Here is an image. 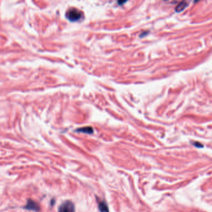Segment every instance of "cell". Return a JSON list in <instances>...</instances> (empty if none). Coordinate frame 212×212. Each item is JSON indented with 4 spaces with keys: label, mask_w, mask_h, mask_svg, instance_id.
Returning <instances> with one entry per match:
<instances>
[{
    "label": "cell",
    "mask_w": 212,
    "mask_h": 212,
    "mask_svg": "<svg viewBox=\"0 0 212 212\" xmlns=\"http://www.w3.org/2000/svg\"><path fill=\"white\" fill-rule=\"evenodd\" d=\"M165 1H167V0H165Z\"/></svg>",
    "instance_id": "ba28073f"
},
{
    "label": "cell",
    "mask_w": 212,
    "mask_h": 212,
    "mask_svg": "<svg viewBox=\"0 0 212 212\" xmlns=\"http://www.w3.org/2000/svg\"><path fill=\"white\" fill-rule=\"evenodd\" d=\"M187 6V3L184 1H183L177 6V7L175 8V11L177 12H180L184 10Z\"/></svg>",
    "instance_id": "277c9868"
},
{
    "label": "cell",
    "mask_w": 212,
    "mask_h": 212,
    "mask_svg": "<svg viewBox=\"0 0 212 212\" xmlns=\"http://www.w3.org/2000/svg\"><path fill=\"white\" fill-rule=\"evenodd\" d=\"M25 208L29 210H34L38 211L40 210V207L36 202H34L32 200H29L27 202L26 206L25 207Z\"/></svg>",
    "instance_id": "3957f363"
},
{
    "label": "cell",
    "mask_w": 212,
    "mask_h": 212,
    "mask_svg": "<svg viewBox=\"0 0 212 212\" xmlns=\"http://www.w3.org/2000/svg\"><path fill=\"white\" fill-rule=\"evenodd\" d=\"M128 0H118V3L119 5H122L124 4Z\"/></svg>",
    "instance_id": "52a82bcc"
},
{
    "label": "cell",
    "mask_w": 212,
    "mask_h": 212,
    "mask_svg": "<svg viewBox=\"0 0 212 212\" xmlns=\"http://www.w3.org/2000/svg\"><path fill=\"white\" fill-rule=\"evenodd\" d=\"M98 208L100 212H109L107 205L103 202H101L98 204Z\"/></svg>",
    "instance_id": "5b68a950"
},
{
    "label": "cell",
    "mask_w": 212,
    "mask_h": 212,
    "mask_svg": "<svg viewBox=\"0 0 212 212\" xmlns=\"http://www.w3.org/2000/svg\"><path fill=\"white\" fill-rule=\"evenodd\" d=\"M78 131L83 133H91L93 132V129L91 128V127L87 126V127H84V128L80 129L78 130Z\"/></svg>",
    "instance_id": "8992f818"
},
{
    "label": "cell",
    "mask_w": 212,
    "mask_h": 212,
    "mask_svg": "<svg viewBox=\"0 0 212 212\" xmlns=\"http://www.w3.org/2000/svg\"><path fill=\"white\" fill-rule=\"evenodd\" d=\"M66 16L68 20L74 22V21L79 20L81 18L82 13L77 9H71L67 11Z\"/></svg>",
    "instance_id": "6da1fadb"
},
{
    "label": "cell",
    "mask_w": 212,
    "mask_h": 212,
    "mask_svg": "<svg viewBox=\"0 0 212 212\" xmlns=\"http://www.w3.org/2000/svg\"><path fill=\"white\" fill-rule=\"evenodd\" d=\"M59 212H75L74 204L68 200L64 202L59 207Z\"/></svg>",
    "instance_id": "7a4b0ae2"
}]
</instances>
